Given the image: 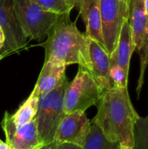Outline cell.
Returning <instances> with one entry per match:
<instances>
[{
	"mask_svg": "<svg viewBox=\"0 0 148 149\" xmlns=\"http://www.w3.org/2000/svg\"><path fill=\"white\" fill-rule=\"evenodd\" d=\"M92 121L104 136L120 146L134 148V127L140 117L127 88H111L102 93Z\"/></svg>",
	"mask_w": 148,
	"mask_h": 149,
	"instance_id": "1",
	"label": "cell"
},
{
	"mask_svg": "<svg viewBox=\"0 0 148 149\" xmlns=\"http://www.w3.org/2000/svg\"><path fill=\"white\" fill-rule=\"evenodd\" d=\"M44 49V60L53 59L64 65H79L86 70L89 65V38L70 18V13L58 15L47 33L46 40L38 44Z\"/></svg>",
	"mask_w": 148,
	"mask_h": 149,
	"instance_id": "2",
	"label": "cell"
},
{
	"mask_svg": "<svg viewBox=\"0 0 148 149\" xmlns=\"http://www.w3.org/2000/svg\"><path fill=\"white\" fill-rule=\"evenodd\" d=\"M68 83L66 78L55 89L38 97L35 120L38 135L43 144L54 141L57 129L65 115L64 112V95Z\"/></svg>",
	"mask_w": 148,
	"mask_h": 149,
	"instance_id": "3",
	"label": "cell"
},
{
	"mask_svg": "<svg viewBox=\"0 0 148 149\" xmlns=\"http://www.w3.org/2000/svg\"><path fill=\"white\" fill-rule=\"evenodd\" d=\"M18 24L28 39H38L47 36L58 15L38 6L32 0H12Z\"/></svg>",
	"mask_w": 148,
	"mask_h": 149,
	"instance_id": "4",
	"label": "cell"
},
{
	"mask_svg": "<svg viewBox=\"0 0 148 149\" xmlns=\"http://www.w3.org/2000/svg\"><path fill=\"white\" fill-rule=\"evenodd\" d=\"M101 94L102 91L91 73L79 66L75 78L65 88L64 112L65 114L77 111L85 112L92 106L97 105Z\"/></svg>",
	"mask_w": 148,
	"mask_h": 149,
	"instance_id": "5",
	"label": "cell"
},
{
	"mask_svg": "<svg viewBox=\"0 0 148 149\" xmlns=\"http://www.w3.org/2000/svg\"><path fill=\"white\" fill-rule=\"evenodd\" d=\"M104 47L111 56L117 46L122 25L128 19V8L120 0H99Z\"/></svg>",
	"mask_w": 148,
	"mask_h": 149,
	"instance_id": "6",
	"label": "cell"
},
{
	"mask_svg": "<svg viewBox=\"0 0 148 149\" xmlns=\"http://www.w3.org/2000/svg\"><path fill=\"white\" fill-rule=\"evenodd\" d=\"M0 26L3 31L5 42L1 57L18 52L27 47V38L17 20L12 0H0Z\"/></svg>",
	"mask_w": 148,
	"mask_h": 149,
	"instance_id": "7",
	"label": "cell"
},
{
	"mask_svg": "<svg viewBox=\"0 0 148 149\" xmlns=\"http://www.w3.org/2000/svg\"><path fill=\"white\" fill-rule=\"evenodd\" d=\"M92 122L85 112L77 111L65 114L55 134L57 143H71L84 148L91 130Z\"/></svg>",
	"mask_w": 148,
	"mask_h": 149,
	"instance_id": "8",
	"label": "cell"
},
{
	"mask_svg": "<svg viewBox=\"0 0 148 149\" xmlns=\"http://www.w3.org/2000/svg\"><path fill=\"white\" fill-rule=\"evenodd\" d=\"M1 126L6 143L12 149H37L44 145L38 135L36 120L24 126H17L11 121L10 114L5 112Z\"/></svg>",
	"mask_w": 148,
	"mask_h": 149,
	"instance_id": "9",
	"label": "cell"
},
{
	"mask_svg": "<svg viewBox=\"0 0 148 149\" xmlns=\"http://www.w3.org/2000/svg\"><path fill=\"white\" fill-rule=\"evenodd\" d=\"M89 65L87 71L91 73L100 90L103 92L113 88L109 78L111 65L110 55L97 41L89 38Z\"/></svg>",
	"mask_w": 148,
	"mask_h": 149,
	"instance_id": "10",
	"label": "cell"
},
{
	"mask_svg": "<svg viewBox=\"0 0 148 149\" xmlns=\"http://www.w3.org/2000/svg\"><path fill=\"white\" fill-rule=\"evenodd\" d=\"M65 69V65L56 60H44L41 72L36 82L34 89L31 92V94L38 98L40 95L55 89L62 83L64 79H66Z\"/></svg>",
	"mask_w": 148,
	"mask_h": 149,
	"instance_id": "11",
	"label": "cell"
},
{
	"mask_svg": "<svg viewBox=\"0 0 148 149\" xmlns=\"http://www.w3.org/2000/svg\"><path fill=\"white\" fill-rule=\"evenodd\" d=\"M77 8L85 24V35L104 46L99 0H80Z\"/></svg>",
	"mask_w": 148,
	"mask_h": 149,
	"instance_id": "12",
	"label": "cell"
},
{
	"mask_svg": "<svg viewBox=\"0 0 148 149\" xmlns=\"http://www.w3.org/2000/svg\"><path fill=\"white\" fill-rule=\"evenodd\" d=\"M135 51L133 32L128 20H126L122 25L117 46L113 53L110 56L111 64H117L126 72H129L132 55Z\"/></svg>",
	"mask_w": 148,
	"mask_h": 149,
	"instance_id": "13",
	"label": "cell"
},
{
	"mask_svg": "<svg viewBox=\"0 0 148 149\" xmlns=\"http://www.w3.org/2000/svg\"><path fill=\"white\" fill-rule=\"evenodd\" d=\"M127 20L132 29L133 39L136 51L140 44L148 20V16L145 9V0H129Z\"/></svg>",
	"mask_w": 148,
	"mask_h": 149,
	"instance_id": "14",
	"label": "cell"
},
{
	"mask_svg": "<svg viewBox=\"0 0 148 149\" xmlns=\"http://www.w3.org/2000/svg\"><path fill=\"white\" fill-rule=\"evenodd\" d=\"M38 98L31 93L17 111L10 115L11 121L17 126H24L34 120L38 112Z\"/></svg>",
	"mask_w": 148,
	"mask_h": 149,
	"instance_id": "15",
	"label": "cell"
},
{
	"mask_svg": "<svg viewBox=\"0 0 148 149\" xmlns=\"http://www.w3.org/2000/svg\"><path fill=\"white\" fill-rule=\"evenodd\" d=\"M118 146L119 144L109 141L104 136L98 126L92 122L91 130L84 146V149H115Z\"/></svg>",
	"mask_w": 148,
	"mask_h": 149,
	"instance_id": "16",
	"label": "cell"
},
{
	"mask_svg": "<svg viewBox=\"0 0 148 149\" xmlns=\"http://www.w3.org/2000/svg\"><path fill=\"white\" fill-rule=\"evenodd\" d=\"M139 54H140V77L136 87V93L138 98L140 96V93L144 85L145 81V73L148 65V20L144 31V33L142 35V38L140 41V44L137 49Z\"/></svg>",
	"mask_w": 148,
	"mask_h": 149,
	"instance_id": "17",
	"label": "cell"
},
{
	"mask_svg": "<svg viewBox=\"0 0 148 149\" xmlns=\"http://www.w3.org/2000/svg\"><path fill=\"white\" fill-rule=\"evenodd\" d=\"M134 149H148V115L140 116L135 123Z\"/></svg>",
	"mask_w": 148,
	"mask_h": 149,
	"instance_id": "18",
	"label": "cell"
},
{
	"mask_svg": "<svg viewBox=\"0 0 148 149\" xmlns=\"http://www.w3.org/2000/svg\"><path fill=\"white\" fill-rule=\"evenodd\" d=\"M45 10L58 15L71 13L74 6L68 0H32Z\"/></svg>",
	"mask_w": 148,
	"mask_h": 149,
	"instance_id": "19",
	"label": "cell"
},
{
	"mask_svg": "<svg viewBox=\"0 0 148 149\" xmlns=\"http://www.w3.org/2000/svg\"><path fill=\"white\" fill-rule=\"evenodd\" d=\"M129 72H126L117 64H111L109 70V78L113 88H127Z\"/></svg>",
	"mask_w": 148,
	"mask_h": 149,
	"instance_id": "20",
	"label": "cell"
},
{
	"mask_svg": "<svg viewBox=\"0 0 148 149\" xmlns=\"http://www.w3.org/2000/svg\"><path fill=\"white\" fill-rule=\"evenodd\" d=\"M56 149H84V148L71 143H58Z\"/></svg>",
	"mask_w": 148,
	"mask_h": 149,
	"instance_id": "21",
	"label": "cell"
},
{
	"mask_svg": "<svg viewBox=\"0 0 148 149\" xmlns=\"http://www.w3.org/2000/svg\"><path fill=\"white\" fill-rule=\"evenodd\" d=\"M57 145H58V143L56 141H52L49 144H44L37 149H56Z\"/></svg>",
	"mask_w": 148,
	"mask_h": 149,
	"instance_id": "22",
	"label": "cell"
},
{
	"mask_svg": "<svg viewBox=\"0 0 148 149\" xmlns=\"http://www.w3.org/2000/svg\"><path fill=\"white\" fill-rule=\"evenodd\" d=\"M4 42H5L4 33H3V29H2V28H1V26H0V51H1V50H2V48L3 47Z\"/></svg>",
	"mask_w": 148,
	"mask_h": 149,
	"instance_id": "23",
	"label": "cell"
},
{
	"mask_svg": "<svg viewBox=\"0 0 148 149\" xmlns=\"http://www.w3.org/2000/svg\"><path fill=\"white\" fill-rule=\"evenodd\" d=\"M0 149H12L6 142H1L0 143Z\"/></svg>",
	"mask_w": 148,
	"mask_h": 149,
	"instance_id": "24",
	"label": "cell"
},
{
	"mask_svg": "<svg viewBox=\"0 0 148 149\" xmlns=\"http://www.w3.org/2000/svg\"><path fill=\"white\" fill-rule=\"evenodd\" d=\"M74 7H78L79 3H80V0H68Z\"/></svg>",
	"mask_w": 148,
	"mask_h": 149,
	"instance_id": "25",
	"label": "cell"
},
{
	"mask_svg": "<svg viewBox=\"0 0 148 149\" xmlns=\"http://www.w3.org/2000/svg\"><path fill=\"white\" fill-rule=\"evenodd\" d=\"M145 9H146V13L148 16V0H145Z\"/></svg>",
	"mask_w": 148,
	"mask_h": 149,
	"instance_id": "26",
	"label": "cell"
},
{
	"mask_svg": "<svg viewBox=\"0 0 148 149\" xmlns=\"http://www.w3.org/2000/svg\"><path fill=\"white\" fill-rule=\"evenodd\" d=\"M120 1H121V2H122V3L126 6V7H127V8H128V5H129V0H120Z\"/></svg>",
	"mask_w": 148,
	"mask_h": 149,
	"instance_id": "27",
	"label": "cell"
},
{
	"mask_svg": "<svg viewBox=\"0 0 148 149\" xmlns=\"http://www.w3.org/2000/svg\"><path fill=\"white\" fill-rule=\"evenodd\" d=\"M115 149H134V148H126V147H122V146H118L117 148Z\"/></svg>",
	"mask_w": 148,
	"mask_h": 149,
	"instance_id": "28",
	"label": "cell"
},
{
	"mask_svg": "<svg viewBox=\"0 0 148 149\" xmlns=\"http://www.w3.org/2000/svg\"><path fill=\"white\" fill-rule=\"evenodd\" d=\"M2 58H2V57H1V56H0V60H1V59H2Z\"/></svg>",
	"mask_w": 148,
	"mask_h": 149,
	"instance_id": "29",
	"label": "cell"
},
{
	"mask_svg": "<svg viewBox=\"0 0 148 149\" xmlns=\"http://www.w3.org/2000/svg\"><path fill=\"white\" fill-rule=\"evenodd\" d=\"M1 142H2V141H1V140H0V143H1Z\"/></svg>",
	"mask_w": 148,
	"mask_h": 149,
	"instance_id": "30",
	"label": "cell"
}]
</instances>
